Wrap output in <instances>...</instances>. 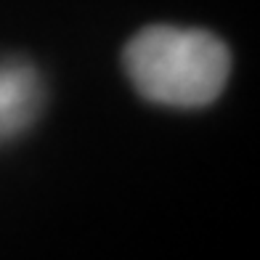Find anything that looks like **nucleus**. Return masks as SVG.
<instances>
[{
    "instance_id": "1",
    "label": "nucleus",
    "mask_w": 260,
    "mask_h": 260,
    "mask_svg": "<svg viewBox=\"0 0 260 260\" xmlns=\"http://www.w3.org/2000/svg\"><path fill=\"white\" fill-rule=\"evenodd\" d=\"M122 64L146 101L175 109L212 104L231 75V53L218 35L165 24L133 35Z\"/></svg>"
},
{
    "instance_id": "2",
    "label": "nucleus",
    "mask_w": 260,
    "mask_h": 260,
    "mask_svg": "<svg viewBox=\"0 0 260 260\" xmlns=\"http://www.w3.org/2000/svg\"><path fill=\"white\" fill-rule=\"evenodd\" d=\"M43 80L29 61L0 58V141L21 136L43 109Z\"/></svg>"
}]
</instances>
